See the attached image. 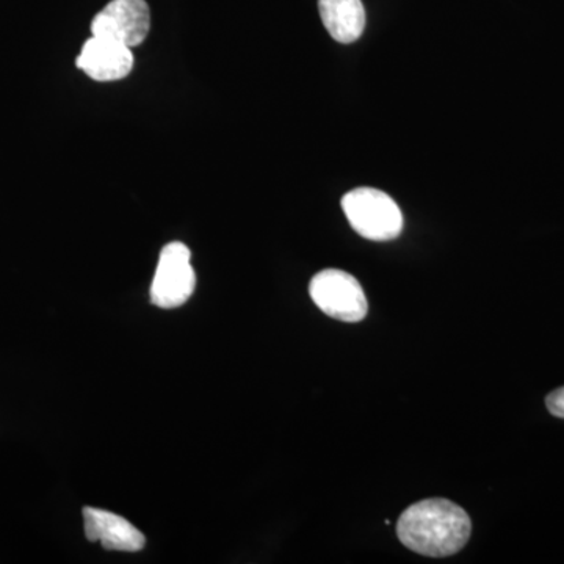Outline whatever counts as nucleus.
<instances>
[{
	"instance_id": "nucleus-9",
	"label": "nucleus",
	"mask_w": 564,
	"mask_h": 564,
	"mask_svg": "<svg viewBox=\"0 0 564 564\" xmlns=\"http://www.w3.org/2000/svg\"><path fill=\"white\" fill-rule=\"evenodd\" d=\"M545 404H547L549 413L554 414L555 417L564 419V388L549 393Z\"/></svg>"
},
{
	"instance_id": "nucleus-4",
	"label": "nucleus",
	"mask_w": 564,
	"mask_h": 564,
	"mask_svg": "<svg viewBox=\"0 0 564 564\" xmlns=\"http://www.w3.org/2000/svg\"><path fill=\"white\" fill-rule=\"evenodd\" d=\"M195 288L196 274L187 245H166L159 256L158 269L151 285V302L162 310H173L187 303Z\"/></svg>"
},
{
	"instance_id": "nucleus-3",
	"label": "nucleus",
	"mask_w": 564,
	"mask_h": 564,
	"mask_svg": "<svg viewBox=\"0 0 564 564\" xmlns=\"http://www.w3.org/2000/svg\"><path fill=\"white\" fill-rule=\"evenodd\" d=\"M310 293L318 310L336 321L361 322L369 311L361 284L344 270L328 269L315 274Z\"/></svg>"
},
{
	"instance_id": "nucleus-2",
	"label": "nucleus",
	"mask_w": 564,
	"mask_h": 564,
	"mask_svg": "<svg viewBox=\"0 0 564 564\" xmlns=\"http://www.w3.org/2000/svg\"><path fill=\"white\" fill-rule=\"evenodd\" d=\"M343 209L351 228L364 239L388 242L402 234V210L388 193L356 188L344 196Z\"/></svg>"
},
{
	"instance_id": "nucleus-8",
	"label": "nucleus",
	"mask_w": 564,
	"mask_h": 564,
	"mask_svg": "<svg viewBox=\"0 0 564 564\" xmlns=\"http://www.w3.org/2000/svg\"><path fill=\"white\" fill-rule=\"evenodd\" d=\"M318 11L326 31L339 43H355L366 29L361 0H318Z\"/></svg>"
},
{
	"instance_id": "nucleus-1",
	"label": "nucleus",
	"mask_w": 564,
	"mask_h": 564,
	"mask_svg": "<svg viewBox=\"0 0 564 564\" xmlns=\"http://www.w3.org/2000/svg\"><path fill=\"white\" fill-rule=\"evenodd\" d=\"M470 533L469 514L447 499H426L411 505L397 524V536L404 547L432 558L458 554Z\"/></svg>"
},
{
	"instance_id": "nucleus-6",
	"label": "nucleus",
	"mask_w": 564,
	"mask_h": 564,
	"mask_svg": "<svg viewBox=\"0 0 564 564\" xmlns=\"http://www.w3.org/2000/svg\"><path fill=\"white\" fill-rule=\"evenodd\" d=\"M76 65L93 80H121L132 73L133 54L131 47L117 41L91 36L82 46Z\"/></svg>"
},
{
	"instance_id": "nucleus-5",
	"label": "nucleus",
	"mask_w": 564,
	"mask_h": 564,
	"mask_svg": "<svg viewBox=\"0 0 564 564\" xmlns=\"http://www.w3.org/2000/svg\"><path fill=\"white\" fill-rule=\"evenodd\" d=\"M151 31V10L147 0H111L91 21V35L140 46Z\"/></svg>"
},
{
	"instance_id": "nucleus-7",
	"label": "nucleus",
	"mask_w": 564,
	"mask_h": 564,
	"mask_svg": "<svg viewBox=\"0 0 564 564\" xmlns=\"http://www.w3.org/2000/svg\"><path fill=\"white\" fill-rule=\"evenodd\" d=\"M84 525L85 536L91 543H101L107 551L139 552L147 543L143 533L128 519L99 508H85Z\"/></svg>"
}]
</instances>
